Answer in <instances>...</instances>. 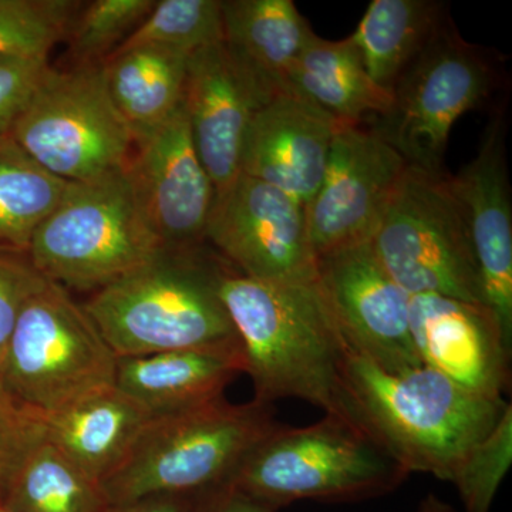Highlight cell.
<instances>
[{
	"label": "cell",
	"instance_id": "cell-1",
	"mask_svg": "<svg viewBox=\"0 0 512 512\" xmlns=\"http://www.w3.org/2000/svg\"><path fill=\"white\" fill-rule=\"evenodd\" d=\"M220 293L256 402L303 400L350 421L343 377L348 345L318 281L272 284L227 264Z\"/></svg>",
	"mask_w": 512,
	"mask_h": 512
},
{
	"label": "cell",
	"instance_id": "cell-2",
	"mask_svg": "<svg viewBox=\"0 0 512 512\" xmlns=\"http://www.w3.org/2000/svg\"><path fill=\"white\" fill-rule=\"evenodd\" d=\"M349 419L407 471L453 480L511 403L478 396L421 365L386 372L346 349Z\"/></svg>",
	"mask_w": 512,
	"mask_h": 512
},
{
	"label": "cell",
	"instance_id": "cell-3",
	"mask_svg": "<svg viewBox=\"0 0 512 512\" xmlns=\"http://www.w3.org/2000/svg\"><path fill=\"white\" fill-rule=\"evenodd\" d=\"M225 265L207 244L163 248L83 305L117 357L241 348L220 293Z\"/></svg>",
	"mask_w": 512,
	"mask_h": 512
},
{
	"label": "cell",
	"instance_id": "cell-4",
	"mask_svg": "<svg viewBox=\"0 0 512 512\" xmlns=\"http://www.w3.org/2000/svg\"><path fill=\"white\" fill-rule=\"evenodd\" d=\"M409 476L365 431L325 414L305 427L279 424L249 451L227 484L282 510L298 501L375 500Z\"/></svg>",
	"mask_w": 512,
	"mask_h": 512
},
{
	"label": "cell",
	"instance_id": "cell-5",
	"mask_svg": "<svg viewBox=\"0 0 512 512\" xmlns=\"http://www.w3.org/2000/svg\"><path fill=\"white\" fill-rule=\"evenodd\" d=\"M272 404L217 402L153 417L101 490L107 503L156 494H200L228 483L239 464L279 426Z\"/></svg>",
	"mask_w": 512,
	"mask_h": 512
},
{
	"label": "cell",
	"instance_id": "cell-6",
	"mask_svg": "<svg viewBox=\"0 0 512 512\" xmlns=\"http://www.w3.org/2000/svg\"><path fill=\"white\" fill-rule=\"evenodd\" d=\"M117 362L83 303L47 279L20 312L0 386L30 412L45 417L116 386Z\"/></svg>",
	"mask_w": 512,
	"mask_h": 512
},
{
	"label": "cell",
	"instance_id": "cell-7",
	"mask_svg": "<svg viewBox=\"0 0 512 512\" xmlns=\"http://www.w3.org/2000/svg\"><path fill=\"white\" fill-rule=\"evenodd\" d=\"M160 249L124 168L70 183L62 201L37 228L28 256L40 275L67 291L96 292Z\"/></svg>",
	"mask_w": 512,
	"mask_h": 512
},
{
	"label": "cell",
	"instance_id": "cell-8",
	"mask_svg": "<svg viewBox=\"0 0 512 512\" xmlns=\"http://www.w3.org/2000/svg\"><path fill=\"white\" fill-rule=\"evenodd\" d=\"M370 245L387 274L409 295L484 305L466 218L448 175L407 168Z\"/></svg>",
	"mask_w": 512,
	"mask_h": 512
},
{
	"label": "cell",
	"instance_id": "cell-9",
	"mask_svg": "<svg viewBox=\"0 0 512 512\" xmlns=\"http://www.w3.org/2000/svg\"><path fill=\"white\" fill-rule=\"evenodd\" d=\"M497 84L484 49L466 42L447 16L423 52L400 76L386 114L369 127L409 167L444 175L448 137L461 116L483 106Z\"/></svg>",
	"mask_w": 512,
	"mask_h": 512
},
{
	"label": "cell",
	"instance_id": "cell-10",
	"mask_svg": "<svg viewBox=\"0 0 512 512\" xmlns=\"http://www.w3.org/2000/svg\"><path fill=\"white\" fill-rule=\"evenodd\" d=\"M13 140L67 183H84L127 167L136 137L111 100L100 66L43 74L13 128Z\"/></svg>",
	"mask_w": 512,
	"mask_h": 512
},
{
	"label": "cell",
	"instance_id": "cell-11",
	"mask_svg": "<svg viewBox=\"0 0 512 512\" xmlns=\"http://www.w3.org/2000/svg\"><path fill=\"white\" fill-rule=\"evenodd\" d=\"M205 244L239 274L272 282L316 281L306 207L288 192L239 173L215 194Z\"/></svg>",
	"mask_w": 512,
	"mask_h": 512
},
{
	"label": "cell",
	"instance_id": "cell-12",
	"mask_svg": "<svg viewBox=\"0 0 512 512\" xmlns=\"http://www.w3.org/2000/svg\"><path fill=\"white\" fill-rule=\"evenodd\" d=\"M407 168L372 127L338 124L322 183L306 205L316 261L370 241Z\"/></svg>",
	"mask_w": 512,
	"mask_h": 512
},
{
	"label": "cell",
	"instance_id": "cell-13",
	"mask_svg": "<svg viewBox=\"0 0 512 512\" xmlns=\"http://www.w3.org/2000/svg\"><path fill=\"white\" fill-rule=\"evenodd\" d=\"M316 281L352 352L386 372L421 366L410 332V295L387 274L370 241L320 256Z\"/></svg>",
	"mask_w": 512,
	"mask_h": 512
},
{
	"label": "cell",
	"instance_id": "cell-14",
	"mask_svg": "<svg viewBox=\"0 0 512 512\" xmlns=\"http://www.w3.org/2000/svg\"><path fill=\"white\" fill-rule=\"evenodd\" d=\"M279 92L284 90L256 72L224 40L188 56L184 109L192 141L215 194L241 173L249 124Z\"/></svg>",
	"mask_w": 512,
	"mask_h": 512
},
{
	"label": "cell",
	"instance_id": "cell-15",
	"mask_svg": "<svg viewBox=\"0 0 512 512\" xmlns=\"http://www.w3.org/2000/svg\"><path fill=\"white\" fill-rule=\"evenodd\" d=\"M126 171L161 247L205 244L215 187L192 141L184 103L170 119L137 138Z\"/></svg>",
	"mask_w": 512,
	"mask_h": 512
},
{
	"label": "cell",
	"instance_id": "cell-16",
	"mask_svg": "<svg viewBox=\"0 0 512 512\" xmlns=\"http://www.w3.org/2000/svg\"><path fill=\"white\" fill-rule=\"evenodd\" d=\"M410 332L421 365L468 392L504 400L512 345L487 306L441 295H410Z\"/></svg>",
	"mask_w": 512,
	"mask_h": 512
},
{
	"label": "cell",
	"instance_id": "cell-17",
	"mask_svg": "<svg viewBox=\"0 0 512 512\" xmlns=\"http://www.w3.org/2000/svg\"><path fill=\"white\" fill-rule=\"evenodd\" d=\"M503 114L485 128L476 158L448 185L463 211L484 305L512 345V208Z\"/></svg>",
	"mask_w": 512,
	"mask_h": 512
},
{
	"label": "cell",
	"instance_id": "cell-18",
	"mask_svg": "<svg viewBox=\"0 0 512 512\" xmlns=\"http://www.w3.org/2000/svg\"><path fill=\"white\" fill-rule=\"evenodd\" d=\"M338 121L292 90L272 97L245 136L241 173L308 205L328 164Z\"/></svg>",
	"mask_w": 512,
	"mask_h": 512
},
{
	"label": "cell",
	"instance_id": "cell-19",
	"mask_svg": "<svg viewBox=\"0 0 512 512\" xmlns=\"http://www.w3.org/2000/svg\"><path fill=\"white\" fill-rule=\"evenodd\" d=\"M245 373L241 348L173 350L119 357L116 387L153 417L207 406Z\"/></svg>",
	"mask_w": 512,
	"mask_h": 512
},
{
	"label": "cell",
	"instance_id": "cell-20",
	"mask_svg": "<svg viewBox=\"0 0 512 512\" xmlns=\"http://www.w3.org/2000/svg\"><path fill=\"white\" fill-rule=\"evenodd\" d=\"M42 419L45 440L101 485L124 463L153 416L113 386Z\"/></svg>",
	"mask_w": 512,
	"mask_h": 512
},
{
	"label": "cell",
	"instance_id": "cell-21",
	"mask_svg": "<svg viewBox=\"0 0 512 512\" xmlns=\"http://www.w3.org/2000/svg\"><path fill=\"white\" fill-rule=\"evenodd\" d=\"M288 90L342 124H365L386 114L392 93L373 82L353 40L313 35L289 76Z\"/></svg>",
	"mask_w": 512,
	"mask_h": 512
},
{
	"label": "cell",
	"instance_id": "cell-22",
	"mask_svg": "<svg viewBox=\"0 0 512 512\" xmlns=\"http://www.w3.org/2000/svg\"><path fill=\"white\" fill-rule=\"evenodd\" d=\"M188 56L163 47L138 46L116 50L101 64L111 100L136 140L180 109Z\"/></svg>",
	"mask_w": 512,
	"mask_h": 512
},
{
	"label": "cell",
	"instance_id": "cell-23",
	"mask_svg": "<svg viewBox=\"0 0 512 512\" xmlns=\"http://www.w3.org/2000/svg\"><path fill=\"white\" fill-rule=\"evenodd\" d=\"M224 42L275 84L288 90L289 76L315 35L292 0H222Z\"/></svg>",
	"mask_w": 512,
	"mask_h": 512
},
{
	"label": "cell",
	"instance_id": "cell-24",
	"mask_svg": "<svg viewBox=\"0 0 512 512\" xmlns=\"http://www.w3.org/2000/svg\"><path fill=\"white\" fill-rule=\"evenodd\" d=\"M446 18L440 2L373 0L350 39L373 82L392 93Z\"/></svg>",
	"mask_w": 512,
	"mask_h": 512
},
{
	"label": "cell",
	"instance_id": "cell-25",
	"mask_svg": "<svg viewBox=\"0 0 512 512\" xmlns=\"http://www.w3.org/2000/svg\"><path fill=\"white\" fill-rule=\"evenodd\" d=\"M101 485L43 439L9 484L2 507L13 512H104Z\"/></svg>",
	"mask_w": 512,
	"mask_h": 512
},
{
	"label": "cell",
	"instance_id": "cell-26",
	"mask_svg": "<svg viewBox=\"0 0 512 512\" xmlns=\"http://www.w3.org/2000/svg\"><path fill=\"white\" fill-rule=\"evenodd\" d=\"M70 183L37 164L12 137L0 143V248L26 252Z\"/></svg>",
	"mask_w": 512,
	"mask_h": 512
},
{
	"label": "cell",
	"instance_id": "cell-27",
	"mask_svg": "<svg viewBox=\"0 0 512 512\" xmlns=\"http://www.w3.org/2000/svg\"><path fill=\"white\" fill-rule=\"evenodd\" d=\"M222 40V0H156L146 19L116 50L154 46L191 55Z\"/></svg>",
	"mask_w": 512,
	"mask_h": 512
},
{
	"label": "cell",
	"instance_id": "cell-28",
	"mask_svg": "<svg viewBox=\"0 0 512 512\" xmlns=\"http://www.w3.org/2000/svg\"><path fill=\"white\" fill-rule=\"evenodd\" d=\"M82 5L74 0H0V56L49 59Z\"/></svg>",
	"mask_w": 512,
	"mask_h": 512
},
{
	"label": "cell",
	"instance_id": "cell-29",
	"mask_svg": "<svg viewBox=\"0 0 512 512\" xmlns=\"http://www.w3.org/2000/svg\"><path fill=\"white\" fill-rule=\"evenodd\" d=\"M156 0H94L83 3L67 30L73 66H100L146 19Z\"/></svg>",
	"mask_w": 512,
	"mask_h": 512
},
{
	"label": "cell",
	"instance_id": "cell-30",
	"mask_svg": "<svg viewBox=\"0 0 512 512\" xmlns=\"http://www.w3.org/2000/svg\"><path fill=\"white\" fill-rule=\"evenodd\" d=\"M512 464V406L493 430L471 448L451 483L456 485L464 512H490Z\"/></svg>",
	"mask_w": 512,
	"mask_h": 512
},
{
	"label": "cell",
	"instance_id": "cell-31",
	"mask_svg": "<svg viewBox=\"0 0 512 512\" xmlns=\"http://www.w3.org/2000/svg\"><path fill=\"white\" fill-rule=\"evenodd\" d=\"M43 439L42 416L13 400L0 386V507L23 461Z\"/></svg>",
	"mask_w": 512,
	"mask_h": 512
},
{
	"label": "cell",
	"instance_id": "cell-32",
	"mask_svg": "<svg viewBox=\"0 0 512 512\" xmlns=\"http://www.w3.org/2000/svg\"><path fill=\"white\" fill-rule=\"evenodd\" d=\"M46 281L26 252L0 248V370L23 306Z\"/></svg>",
	"mask_w": 512,
	"mask_h": 512
},
{
	"label": "cell",
	"instance_id": "cell-33",
	"mask_svg": "<svg viewBox=\"0 0 512 512\" xmlns=\"http://www.w3.org/2000/svg\"><path fill=\"white\" fill-rule=\"evenodd\" d=\"M49 67V59L0 56V143L12 137L16 121Z\"/></svg>",
	"mask_w": 512,
	"mask_h": 512
},
{
	"label": "cell",
	"instance_id": "cell-34",
	"mask_svg": "<svg viewBox=\"0 0 512 512\" xmlns=\"http://www.w3.org/2000/svg\"><path fill=\"white\" fill-rule=\"evenodd\" d=\"M275 505L256 500L225 484L201 494L195 512H279Z\"/></svg>",
	"mask_w": 512,
	"mask_h": 512
},
{
	"label": "cell",
	"instance_id": "cell-35",
	"mask_svg": "<svg viewBox=\"0 0 512 512\" xmlns=\"http://www.w3.org/2000/svg\"><path fill=\"white\" fill-rule=\"evenodd\" d=\"M201 494H156L121 504H109L104 512H195Z\"/></svg>",
	"mask_w": 512,
	"mask_h": 512
},
{
	"label": "cell",
	"instance_id": "cell-36",
	"mask_svg": "<svg viewBox=\"0 0 512 512\" xmlns=\"http://www.w3.org/2000/svg\"><path fill=\"white\" fill-rule=\"evenodd\" d=\"M417 512H457L453 505L441 500L436 494H427L423 500L420 501L419 510Z\"/></svg>",
	"mask_w": 512,
	"mask_h": 512
},
{
	"label": "cell",
	"instance_id": "cell-37",
	"mask_svg": "<svg viewBox=\"0 0 512 512\" xmlns=\"http://www.w3.org/2000/svg\"><path fill=\"white\" fill-rule=\"evenodd\" d=\"M0 512H13V511H9V510H6V508L0 507Z\"/></svg>",
	"mask_w": 512,
	"mask_h": 512
}]
</instances>
